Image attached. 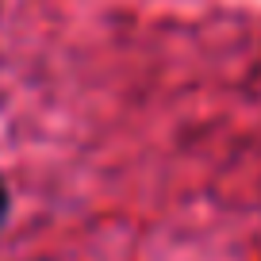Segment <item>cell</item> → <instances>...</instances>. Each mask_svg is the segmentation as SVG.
<instances>
[{
    "mask_svg": "<svg viewBox=\"0 0 261 261\" xmlns=\"http://www.w3.org/2000/svg\"><path fill=\"white\" fill-rule=\"evenodd\" d=\"M4 212H8V196H4V185H0V219H4Z\"/></svg>",
    "mask_w": 261,
    "mask_h": 261,
    "instance_id": "1",
    "label": "cell"
}]
</instances>
